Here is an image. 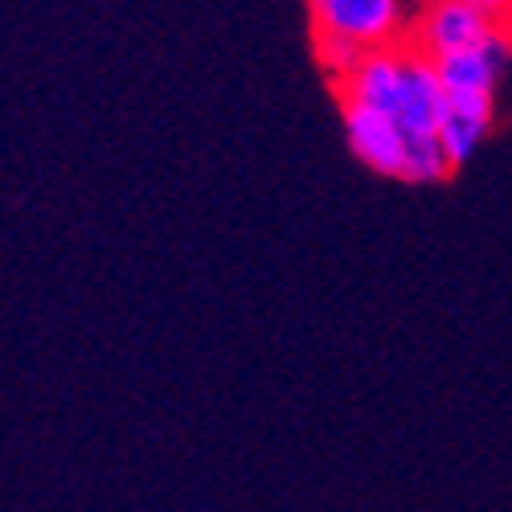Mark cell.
Segmentation results:
<instances>
[{"label":"cell","mask_w":512,"mask_h":512,"mask_svg":"<svg viewBox=\"0 0 512 512\" xmlns=\"http://www.w3.org/2000/svg\"><path fill=\"white\" fill-rule=\"evenodd\" d=\"M496 123V95H455L447 99V119L439 127V144L451 160V168H463L480 152Z\"/></svg>","instance_id":"obj_5"},{"label":"cell","mask_w":512,"mask_h":512,"mask_svg":"<svg viewBox=\"0 0 512 512\" xmlns=\"http://www.w3.org/2000/svg\"><path fill=\"white\" fill-rule=\"evenodd\" d=\"M312 46H316V62L328 70V78H349L357 66H361V58H365V50H357L353 41H340V37H328V33H312Z\"/></svg>","instance_id":"obj_6"},{"label":"cell","mask_w":512,"mask_h":512,"mask_svg":"<svg viewBox=\"0 0 512 512\" xmlns=\"http://www.w3.org/2000/svg\"><path fill=\"white\" fill-rule=\"evenodd\" d=\"M512 66V33L496 29L488 41H480L476 50H459L447 58H435L439 82L447 99L455 95H496V82L508 74Z\"/></svg>","instance_id":"obj_4"},{"label":"cell","mask_w":512,"mask_h":512,"mask_svg":"<svg viewBox=\"0 0 512 512\" xmlns=\"http://www.w3.org/2000/svg\"><path fill=\"white\" fill-rule=\"evenodd\" d=\"M340 119H345L349 152L369 168V173L390 177V181H406L410 140L390 115L361 107V103H340Z\"/></svg>","instance_id":"obj_3"},{"label":"cell","mask_w":512,"mask_h":512,"mask_svg":"<svg viewBox=\"0 0 512 512\" xmlns=\"http://www.w3.org/2000/svg\"><path fill=\"white\" fill-rule=\"evenodd\" d=\"M312 33L353 41L357 50H390L410 33L406 0H308Z\"/></svg>","instance_id":"obj_1"},{"label":"cell","mask_w":512,"mask_h":512,"mask_svg":"<svg viewBox=\"0 0 512 512\" xmlns=\"http://www.w3.org/2000/svg\"><path fill=\"white\" fill-rule=\"evenodd\" d=\"M492 33L496 25L472 5H463V0H422V9L410 25V46L435 62L459 50H476Z\"/></svg>","instance_id":"obj_2"},{"label":"cell","mask_w":512,"mask_h":512,"mask_svg":"<svg viewBox=\"0 0 512 512\" xmlns=\"http://www.w3.org/2000/svg\"><path fill=\"white\" fill-rule=\"evenodd\" d=\"M463 5H472V9L484 13L496 29H508V33H512V0H463Z\"/></svg>","instance_id":"obj_7"}]
</instances>
